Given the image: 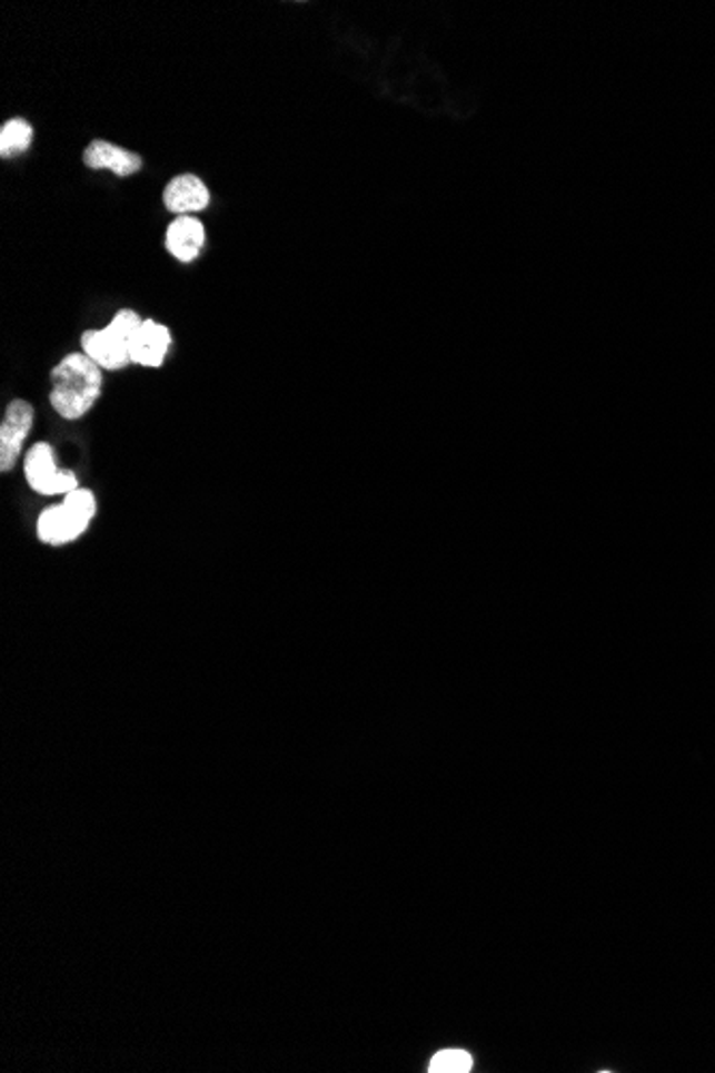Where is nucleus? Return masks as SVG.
Instances as JSON below:
<instances>
[{
	"label": "nucleus",
	"mask_w": 715,
	"mask_h": 1073,
	"mask_svg": "<svg viewBox=\"0 0 715 1073\" xmlns=\"http://www.w3.org/2000/svg\"><path fill=\"white\" fill-rule=\"evenodd\" d=\"M103 368L85 352L67 354L50 373V403L60 419L78 421L95 407L103 391Z\"/></svg>",
	"instance_id": "nucleus-1"
},
{
	"label": "nucleus",
	"mask_w": 715,
	"mask_h": 1073,
	"mask_svg": "<svg viewBox=\"0 0 715 1073\" xmlns=\"http://www.w3.org/2000/svg\"><path fill=\"white\" fill-rule=\"evenodd\" d=\"M97 514V498L92 491L78 486L64 500L48 506L37 519V536L43 544L62 547L82 536Z\"/></svg>",
	"instance_id": "nucleus-2"
},
{
	"label": "nucleus",
	"mask_w": 715,
	"mask_h": 1073,
	"mask_svg": "<svg viewBox=\"0 0 715 1073\" xmlns=\"http://www.w3.org/2000/svg\"><path fill=\"white\" fill-rule=\"evenodd\" d=\"M140 313L120 309L101 331H87L80 339L82 352L106 371H118L131 363V343L142 326Z\"/></svg>",
	"instance_id": "nucleus-3"
},
{
	"label": "nucleus",
	"mask_w": 715,
	"mask_h": 1073,
	"mask_svg": "<svg viewBox=\"0 0 715 1073\" xmlns=\"http://www.w3.org/2000/svg\"><path fill=\"white\" fill-rule=\"evenodd\" d=\"M24 476L30 489L39 495H67L80 486L78 476L57 465L54 449L48 442H37L24 456Z\"/></svg>",
	"instance_id": "nucleus-4"
},
{
	"label": "nucleus",
	"mask_w": 715,
	"mask_h": 1073,
	"mask_svg": "<svg viewBox=\"0 0 715 1073\" xmlns=\"http://www.w3.org/2000/svg\"><path fill=\"white\" fill-rule=\"evenodd\" d=\"M32 423H34V410L29 401L13 398L7 405L2 424H0V470L4 474L16 467Z\"/></svg>",
	"instance_id": "nucleus-5"
},
{
	"label": "nucleus",
	"mask_w": 715,
	"mask_h": 1073,
	"mask_svg": "<svg viewBox=\"0 0 715 1073\" xmlns=\"http://www.w3.org/2000/svg\"><path fill=\"white\" fill-rule=\"evenodd\" d=\"M163 206L176 217L201 213L210 206V191L196 174H178L163 189Z\"/></svg>",
	"instance_id": "nucleus-6"
},
{
	"label": "nucleus",
	"mask_w": 715,
	"mask_h": 1073,
	"mask_svg": "<svg viewBox=\"0 0 715 1073\" xmlns=\"http://www.w3.org/2000/svg\"><path fill=\"white\" fill-rule=\"evenodd\" d=\"M172 347V331L157 319H143L131 343V363L140 367L159 368Z\"/></svg>",
	"instance_id": "nucleus-7"
},
{
	"label": "nucleus",
	"mask_w": 715,
	"mask_h": 1073,
	"mask_svg": "<svg viewBox=\"0 0 715 1073\" xmlns=\"http://www.w3.org/2000/svg\"><path fill=\"white\" fill-rule=\"evenodd\" d=\"M85 166L90 170H110L116 176L127 178L142 170L143 159L115 141L92 140L85 150Z\"/></svg>",
	"instance_id": "nucleus-8"
},
{
	"label": "nucleus",
	"mask_w": 715,
	"mask_h": 1073,
	"mask_svg": "<svg viewBox=\"0 0 715 1073\" xmlns=\"http://www.w3.org/2000/svg\"><path fill=\"white\" fill-rule=\"evenodd\" d=\"M206 245V227L196 215L176 217L166 229V249L182 264L198 259Z\"/></svg>",
	"instance_id": "nucleus-9"
},
{
	"label": "nucleus",
	"mask_w": 715,
	"mask_h": 1073,
	"mask_svg": "<svg viewBox=\"0 0 715 1073\" xmlns=\"http://www.w3.org/2000/svg\"><path fill=\"white\" fill-rule=\"evenodd\" d=\"M34 129L24 118H9L0 127V157L11 159L24 155L32 144Z\"/></svg>",
	"instance_id": "nucleus-10"
},
{
	"label": "nucleus",
	"mask_w": 715,
	"mask_h": 1073,
	"mask_svg": "<svg viewBox=\"0 0 715 1073\" xmlns=\"http://www.w3.org/2000/svg\"><path fill=\"white\" fill-rule=\"evenodd\" d=\"M471 1067H474V1059L465 1050H444L433 1056L429 1072L467 1073L471 1072Z\"/></svg>",
	"instance_id": "nucleus-11"
}]
</instances>
